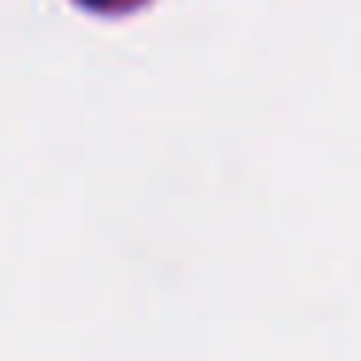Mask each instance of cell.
Segmentation results:
<instances>
[{"mask_svg":"<svg viewBox=\"0 0 361 361\" xmlns=\"http://www.w3.org/2000/svg\"><path fill=\"white\" fill-rule=\"evenodd\" d=\"M82 4H109V0H82Z\"/></svg>","mask_w":361,"mask_h":361,"instance_id":"6da1fadb","label":"cell"}]
</instances>
